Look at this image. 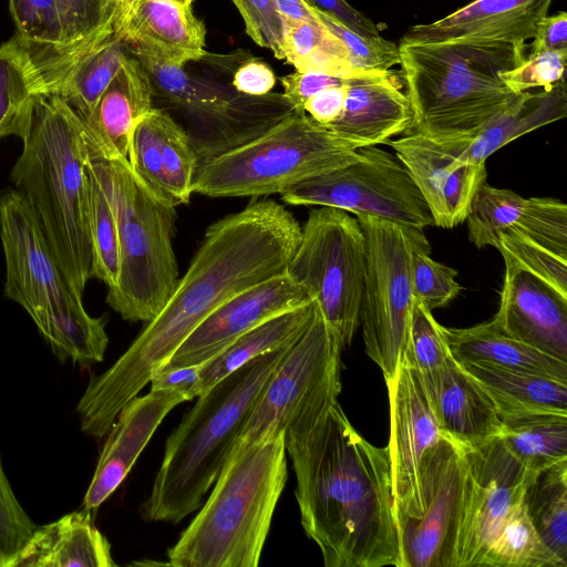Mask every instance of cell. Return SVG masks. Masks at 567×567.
I'll return each mask as SVG.
<instances>
[{"mask_svg":"<svg viewBox=\"0 0 567 567\" xmlns=\"http://www.w3.org/2000/svg\"><path fill=\"white\" fill-rule=\"evenodd\" d=\"M275 84L276 76L271 68L255 58L240 63L234 71L231 80L235 91L249 96L267 95Z\"/></svg>","mask_w":567,"mask_h":567,"instance_id":"52","label":"cell"},{"mask_svg":"<svg viewBox=\"0 0 567 567\" xmlns=\"http://www.w3.org/2000/svg\"><path fill=\"white\" fill-rule=\"evenodd\" d=\"M315 312L316 305L311 301L268 319L236 338L200 364V395L247 362L293 344L310 326Z\"/></svg>","mask_w":567,"mask_h":567,"instance_id":"33","label":"cell"},{"mask_svg":"<svg viewBox=\"0 0 567 567\" xmlns=\"http://www.w3.org/2000/svg\"><path fill=\"white\" fill-rule=\"evenodd\" d=\"M443 336L460 364H483L567 381V361L534 349L498 330L492 321L470 328H446Z\"/></svg>","mask_w":567,"mask_h":567,"instance_id":"30","label":"cell"},{"mask_svg":"<svg viewBox=\"0 0 567 567\" xmlns=\"http://www.w3.org/2000/svg\"><path fill=\"white\" fill-rule=\"evenodd\" d=\"M310 302L303 288L285 271L239 292L215 309L161 369L202 364L246 331Z\"/></svg>","mask_w":567,"mask_h":567,"instance_id":"19","label":"cell"},{"mask_svg":"<svg viewBox=\"0 0 567 567\" xmlns=\"http://www.w3.org/2000/svg\"><path fill=\"white\" fill-rule=\"evenodd\" d=\"M126 55L125 43L113 33L75 54L34 61L38 71V93L59 96L81 121H85L118 72Z\"/></svg>","mask_w":567,"mask_h":567,"instance_id":"26","label":"cell"},{"mask_svg":"<svg viewBox=\"0 0 567 567\" xmlns=\"http://www.w3.org/2000/svg\"><path fill=\"white\" fill-rule=\"evenodd\" d=\"M306 535L326 567L399 566L386 447L362 437L334 402L307 433L285 440Z\"/></svg>","mask_w":567,"mask_h":567,"instance_id":"2","label":"cell"},{"mask_svg":"<svg viewBox=\"0 0 567 567\" xmlns=\"http://www.w3.org/2000/svg\"><path fill=\"white\" fill-rule=\"evenodd\" d=\"M471 140H437L417 132L388 144L423 196L434 226L450 229L466 220L477 188L486 182L485 164L464 155Z\"/></svg>","mask_w":567,"mask_h":567,"instance_id":"18","label":"cell"},{"mask_svg":"<svg viewBox=\"0 0 567 567\" xmlns=\"http://www.w3.org/2000/svg\"><path fill=\"white\" fill-rule=\"evenodd\" d=\"M284 435L235 447L177 542L173 567H256L287 482Z\"/></svg>","mask_w":567,"mask_h":567,"instance_id":"6","label":"cell"},{"mask_svg":"<svg viewBox=\"0 0 567 567\" xmlns=\"http://www.w3.org/2000/svg\"><path fill=\"white\" fill-rule=\"evenodd\" d=\"M499 437L530 473L567 460V414L536 412L501 419Z\"/></svg>","mask_w":567,"mask_h":567,"instance_id":"34","label":"cell"},{"mask_svg":"<svg viewBox=\"0 0 567 567\" xmlns=\"http://www.w3.org/2000/svg\"><path fill=\"white\" fill-rule=\"evenodd\" d=\"M403 354L414 368L425 396L437 388L450 352L442 326L424 303L413 300L406 344Z\"/></svg>","mask_w":567,"mask_h":567,"instance_id":"40","label":"cell"},{"mask_svg":"<svg viewBox=\"0 0 567 567\" xmlns=\"http://www.w3.org/2000/svg\"><path fill=\"white\" fill-rule=\"evenodd\" d=\"M289 348L247 362L197 398L166 440L152 491L140 508L143 519L177 524L199 508Z\"/></svg>","mask_w":567,"mask_h":567,"instance_id":"5","label":"cell"},{"mask_svg":"<svg viewBox=\"0 0 567 567\" xmlns=\"http://www.w3.org/2000/svg\"><path fill=\"white\" fill-rule=\"evenodd\" d=\"M525 50L524 42L499 39H401L400 65L413 112L409 132L472 140L517 96L499 74L522 64Z\"/></svg>","mask_w":567,"mask_h":567,"instance_id":"4","label":"cell"},{"mask_svg":"<svg viewBox=\"0 0 567 567\" xmlns=\"http://www.w3.org/2000/svg\"><path fill=\"white\" fill-rule=\"evenodd\" d=\"M567 115L565 79L539 92H522L471 140L463 155L475 164L512 141Z\"/></svg>","mask_w":567,"mask_h":567,"instance_id":"31","label":"cell"},{"mask_svg":"<svg viewBox=\"0 0 567 567\" xmlns=\"http://www.w3.org/2000/svg\"><path fill=\"white\" fill-rule=\"evenodd\" d=\"M10 179L34 214L69 285L92 278L83 123L59 96L34 94Z\"/></svg>","mask_w":567,"mask_h":567,"instance_id":"3","label":"cell"},{"mask_svg":"<svg viewBox=\"0 0 567 567\" xmlns=\"http://www.w3.org/2000/svg\"><path fill=\"white\" fill-rule=\"evenodd\" d=\"M426 400L442 433L464 449L482 445L502 431L492 400L452 355Z\"/></svg>","mask_w":567,"mask_h":567,"instance_id":"28","label":"cell"},{"mask_svg":"<svg viewBox=\"0 0 567 567\" xmlns=\"http://www.w3.org/2000/svg\"><path fill=\"white\" fill-rule=\"evenodd\" d=\"M347 82L326 87L311 96L303 105L306 114L326 127L333 123L343 107Z\"/></svg>","mask_w":567,"mask_h":567,"instance_id":"55","label":"cell"},{"mask_svg":"<svg viewBox=\"0 0 567 567\" xmlns=\"http://www.w3.org/2000/svg\"><path fill=\"white\" fill-rule=\"evenodd\" d=\"M84 138L86 161L107 195L117 227L120 270L106 303L124 320L148 322L179 279L173 247L176 207L155 196L127 158H107L85 134Z\"/></svg>","mask_w":567,"mask_h":567,"instance_id":"7","label":"cell"},{"mask_svg":"<svg viewBox=\"0 0 567 567\" xmlns=\"http://www.w3.org/2000/svg\"><path fill=\"white\" fill-rule=\"evenodd\" d=\"M481 566L567 567V564L543 542L523 501L491 540Z\"/></svg>","mask_w":567,"mask_h":567,"instance_id":"38","label":"cell"},{"mask_svg":"<svg viewBox=\"0 0 567 567\" xmlns=\"http://www.w3.org/2000/svg\"><path fill=\"white\" fill-rule=\"evenodd\" d=\"M37 526L11 487L0 452V567H13Z\"/></svg>","mask_w":567,"mask_h":567,"instance_id":"48","label":"cell"},{"mask_svg":"<svg viewBox=\"0 0 567 567\" xmlns=\"http://www.w3.org/2000/svg\"><path fill=\"white\" fill-rule=\"evenodd\" d=\"M114 567L107 538L81 511L37 526L13 567Z\"/></svg>","mask_w":567,"mask_h":567,"instance_id":"29","label":"cell"},{"mask_svg":"<svg viewBox=\"0 0 567 567\" xmlns=\"http://www.w3.org/2000/svg\"><path fill=\"white\" fill-rule=\"evenodd\" d=\"M492 400L499 419L536 412L567 414V381L483 364H461Z\"/></svg>","mask_w":567,"mask_h":567,"instance_id":"32","label":"cell"},{"mask_svg":"<svg viewBox=\"0 0 567 567\" xmlns=\"http://www.w3.org/2000/svg\"><path fill=\"white\" fill-rule=\"evenodd\" d=\"M365 254L358 219L319 206L309 212L286 269L316 303L341 350L350 346L359 327Z\"/></svg>","mask_w":567,"mask_h":567,"instance_id":"11","label":"cell"},{"mask_svg":"<svg viewBox=\"0 0 567 567\" xmlns=\"http://www.w3.org/2000/svg\"><path fill=\"white\" fill-rule=\"evenodd\" d=\"M147 73L153 95L185 112L199 165L259 136L292 112L282 94L249 96L196 78L183 65L131 53Z\"/></svg>","mask_w":567,"mask_h":567,"instance_id":"13","label":"cell"},{"mask_svg":"<svg viewBox=\"0 0 567 567\" xmlns=\"http://www.w3.org/2000/svg\"><path fill=\"white\" fill-rule=\"evenodd\" d=\"M390 404L386 446L396 520L422 512L421 470L442 431L427 403L417 374L403 354L393 378L385 380Z\"/></svg>","mask_w":567,"mask_h":567,"instance_id":"17","label":"cell"},{"mask_svg":"<svg viewBox=\"0 0 567 567\" xmlns=\"http://www.w3.org/2000/svg\"><path fill=\"white\" fill-rule=\"evenodd\" d=\"M507 230L567 259V206L553 198H525L524 207Z\"/></svg>","mask_w":567,"mask_h":567,"instance_id":"44","label":"cell"},{"mask_svg":"<svg viewBox=\"0 0 567 567\" xmlns=\"http://www.w3.org/2000/svg\"><path fill=\"white\" fill-rule=\"evenodd\" d=\"M116 34L130 53L168 64L184 66L206 55L204 23L176 0H134Z\"/></svg>","mask_w":567,"mask_h":567,"instance_id":"24","label":"cell"},{"mask_svg":"<svg viewBox=\"0 0 567 567\" xmlns=\"http://www.w3.org/2000/svg\"><path fill=\"white\" fill-rule=\"evenodd\" d=\"M316 305V303H315ZM341 349L318 307L265 384L233 449L310 431L338 400Z\"/></svg>","mask_w":567,"mask_h":567,"instance_id":"10","label":"cell"},{"mask_svg":"<svg viewBox=\"0 0 567 567\" xmlns=\"http://www.w3.org/2000/svg\"><path fill=\"white\" fill-rule=\"evenodd\" d=\"M178 1L179 3L186 6V7H192V3L194 0H176Z\"/></svg>","mask_w":567,"mask_h":567,"instance_id":"59","label":"cell"},{"mask_svg":"<svg viewBox=\"0 0 567 567\" xmlns=\"http://www.w3.org/2000/svg\"><path fill=\"white\" fill-rule=\"evenodd\" d=\"M525 198L484 182L474 194L466 217L468 239L477 247H497L501 235L514 225Z\"/></svg>","mask_w":567,"mask_h":567,"instance_id":"42","label":"cell"},{"mask_svg":"<svg viewBox=\"0 0 567 567\" xmlns=\"http://www.w3.org/2000/svg\"><path fill=\"white\" fill-rule=\"evenodd\" d=\"M282 20H316L313 8L305 0H276Z\"/></svg>","mask_w":567,"mask_h":567,"instance_id":"57","label":"cell"},{"mask_svg":"<svg viewBox=\"0 0 567 567\" xmlns=\"http://www.w3.org/2000/svg\"><path fill=\"white\" fill-rule=\"evenodd\" d=\"M301 237L291 212L275 200H254L213 223L169 299L79 399L94 422L110 426L193 330L224 302L286 271Z\"/></svg>","mask_w":567,"mask_h":567,"instance_id":"1","label":"cell"},{"mask_svg":"<svg viewBox=\"0 0 567 567\" xmlns=\"http://www.w3.org/2000/svg\"><path fill=\"white\" fill-rule=\"evenodd\" d=\"M456 276L455 269L431 258L429 241L414 249L411 260L413 297L430 310L446 306L461 292L463 288Z\"/></svg>","mask_w":567,"mask_h":567,"instance_id":"45","label":"cell"},{"mask_svg":"<svg viewBox=\"0 0 567 567\" xmlns=\"http://www.w3.org/2000/svg\"><path fill=\"white\" fill-rule=\"evenodd\" d=\"M359 146L291 112L251 141L198 166L193 193L210 198L284 194L360 157Z\"/></svg>","mask_w":567,"mask_h":567,"instance_id":"8","label":"cell"},{"mask_svg":"<svg viewBox=\"0 0 567 567\" xmlns=\"http://www.w3.org/2000/svg\"><path fill=\"white\" fill-rule=\"evenodd\" d=\"M496 249L523 270L543 279L567 296V259L506 230Z\"/></svg>","mask_w":567,"mask_h":567,"instance_id":"47","label":"cell"},{"mask_svg":"<svg viewBox=\"0 0 567 567\" xmlns=\"http://www.w3.org/2000/svg\"><path fill=\"white\" fill-rule=\"evenodd\" d=\"M117 1L120 3V8H121V12H122V19H121V22H122L123 18L127 13V11L131 8V6L134 2V0H117Z\"/></svg>","mask_w":567,"mask_h":567,"instance_id":"58","label":"cell"},{"mask_svg":"<svg viewBox=\"0 0 567 567\" xmlns=\"http://www.w3.org/2000/svg\"><path fill=\"white\" fill-rule=\"evenodd\" d=\"M524 505L543 542L567 564V460L530 473Z\"/></svg>","mask_w":567,"mask_h":567,"instance_id":"35","label":"cell"},{"mask_svg":"<svg viewBox=\"0 0 567 567\" xmlns=\"http://www.w3.org/2000/svg\"><path fill=\"white\" fill-rule=\"evenodd\" d=\"M17 37L33 59L58 55L65 45L62 19L56 0H9Z\"/></svg>","mask_w":567,"mask_h":567,"instance_id":"43","label":"cell"},{"mask_svg":"<svg viewBox=\"0 0 567 567\" xmlns=\"http://www.w3.org/2000/svg\"><path fill=\"white\" fill-rule=\"evenodd\" d=\"M412 121L410 100L391 70L361 71L349 78L341 114L327 128L361 148L388 143Z\"/></svg>","mask_w":567,"mask_h":567,"instance_id":"23","label":"cell"},{"mask_svg":"<svg viewBox=\"0 0 567 567\" xmlns=\"http://www.w3.org/2000/svg\"><path fill=\"white\" fill-rule=\"evenodd\" d=\"M37 93L33 56L16 34L0 45V138L8 135L22 138Z\"/></svg>","mask_w":567,"mask_h":567,"instance_id":"36","label":"cell"},{"mask_svg":"<svg viewBox=\"0 0 567 567\" xmlns=\"http://www.w3.org/2000/svg\"><path fill=\"white\" fill-rule=\"evenodd\" d=\"M311 7L331 16L348 29L368 37L380 35L373 21L348 3L347 0H305Z\"/></svg>","mask_w":567,"mask_h":567,"instance_id":"54","label":"cell"},{"mask_svg":"<svg viewBox=\"0 0 567 567\" xmlns=\"http://www.w3.org/2000/svg\"><path fill=\"white\" fill-rule=\"evenodd\" d=\"M151 80L140 61L127 54L93 112L82 121L85 137L107 158H127L135 123L153 106Z\"/></svg>","mask_w":567,"mask_h":567,"instance_id":"27","label":"cell"},{"mask_svg":"<svg viewBox=\"0 0 567 567\" xmlns=\"http://www.w3.org/2000/svg\"><path fill=\"white\" fill-rule=\"evenodd\" d=\"M0 237L6 297L29 313L55 355L81 348L94 330L95 318L69 285L39 221L14 188L0 195Z\"/></svg>","mask_w":567,"mask_h":567,"instance_id":"9","label":"cell"},{"mask_svg":"<svg viewBox=\"0 0 567 567\" xmlns=\"http://www.w3.org/2000/svg\"><path fill=\"white\" fill-rule=\"evenodd\" d=\"M340 168L301 182L281 194L288 205L328 206L406 227L434 226L431 212L400 159L370 145Z\"/></svg>","mask_w":567,"mask_h":567,"instance_id":"14","label":"cell"},{"mask_svg":"<svg viewBox=\"0 0 567 567\" xmlns=\"http://www.w3.org/2000/svg\"><path fill=\"white\" fill-rule=\"evenodd\" d=\"M64 31L65 58L81 52L116 33L122 12L117 0H56ZM43 60V59H40Z\"/></svg>","mask_w":567,"mask_h":567,"instance_id":"41","label":"cell"},{"mask_svg":"<svg viewBox=\"0 0 567 567\" xmlns=\"http://www.w3.org/2000/svg\"><path fill=\"white\" fill-rule=\"evenodd\" d=\"M127 162L163 202L174 207L189 203L199 161L186 131L166 111L153 107L135 123Z\"/></svg>","mask_w":567,"mask_h":567,"instance_id":"20","label":"cell"},{"mask_svg":"<svg viewBox=\"0 0 567 567\" xmlns=\"http://www.w3.org/2000/svg\"><path fill=\"white\" fill-rule=\"evenodd\" d=\"M86 146V145H85ZM92 278L115 287L120 270L117 227L111 203L85 158Z\"/></svg>","mask_w":567,"mask_h":567,"instance_id":"39","label":"cell"},{"mask_svg":"<svg viewBox=\"0 0 567 567\" xmlns=\"http://www.w3.org/2000/svg\"><path fill=\"white\" fill-rule=\"evenodd\" d=\"M313 8V7H312ZM319 19L346 45L353 71H389L400 64L399 45L381 35H361L331 16L313 8Z\"/></svg>","mask_w":567,"mask_h":567,"instance_id":"46","label":"cell"},{"mask_svg":"<svg viewBox=\"0 0 567 567\" xmlns=\"http://www.w3.org/2000/svg\"><path fill=\"white\" fill-rule=\"evenodd\" d=\"M503 259L499 308L491 321L513 339L567 361V296Z\"/></svg>","mask_w":567,"mask_h":567,"instance_id":"21","label":"cell"},{"mask_svg":"<svg viewBox=\"0 0 567 567\" xmlns=\"http://www.w3.org/2000/svg\"><path fill=\"white\" fill-rule=\"evenodd\" d=\"M464 451L467 484L455 567L481 566L491 540L523 503L530 477L499 436Z\"/></svg>","mask_w":567,"mask_h":567,"instance_id":"16","label":"cell"},{"mask_svg":"<svg viewBox=\"0 0 567 567\" xmlns=\"http://www.w3.org/2000/svg\"><path fill=\"white\" fill-rule=\"evenodd\" d=\"M567 50L542 51L529 54L517 68L499 74L503 83L515 94L535 87L549 89L565 79Z\"/></svg>","mask_w":567,"mask_h":567,"instance_id":"50","label":"cell"},{"mask_svg":"<svg viewBox=\"0 0 567 567\" xmlns=\"http://www.w3.org/2000/svg\"><path fill=\"white\" fill-rule=\"evenodd\" d=\"M357 219L367 251L359 324L365 353L386 380L395 375L406 344L414 300L412 255L427 239L423 229L368 215Z\"/></svg>","mask_w":567,"mask_h":567,"instance_id":"12","label":"cell"},{"mask_svg":"<svg viewBox=\"0 0 567 567\" xmlns=\"http://www.w3.org/2000/svg\"><path fill=\"white\" fill-rule=\"evenodd\" d=\"M285 60L299 71L351 76L349 53L342 41L319 19L284 20Z\"/></svg>","mask_w":567,"mask_h":567,"instance_id":"37","label":"cell"},{"mask_svg":"<svg viewBox=\"0 0 567 567\" xmlns=\"http://www.w3.org/2000/svg\"><path fill=\"white\" fill-rule=\"evenodd\" d=\"M553 0H474L427 24L413 25L402 39L436 42L452 39H499L526 43L547 16Z\"/></svg>","mask_w":567,"mask_h":567,"instance_id":"25","label":"cell"},{"mask_svg":"<svg viewBox=\"0 0 567 567\" xmlns=\"http://www.w3.org/2000/svg\"><path fill=\"white\" fill-rule=\"evenodd\" d=\"M352 76V75H351ZM350 76L332 75L318 71H299L296 70L280 78L284 87V97L291 106L292 111L298 114L306 113L305 103L321 90L340 85L348 81Z\"/></svg>","mask_w":567,"mask_h":567,"instance_id":"51","label":"cell"},{"mask_svg":"<svg viewBox=\"0 0 567 567\" xmlns=\"http://www.w3.org/2000/svg\"><path fill=\"white\" fill-rule=\"evenodd\" d=\"M188 401L176 391L151 390L126 402L110 426L91 483L82 501V511L93 514L116 491L165 416Z\"/></svg>","mask_w":567,"mask_h":567,"instance_id":"22","label":"cell"},{"mask_svg":"<svg viewBox=\"0 0 567 567\" xmlns=\"http://www.w3.org/2000/svg\"><path fill=\"white\" fill-rule=\"evenodd\" d=\"M200 364L159 369L151 378V390L176 391L189 400L200 395Z\"/></svg>","mask_w":567,"mask_h":567,"instance_id":"53","label":"cell"},{"mask_svg":"<svg viewBox=\"0 0 567 567\" xmlns=\"http://www.w3.org/2000/svg\"><path fill=\"white\" fill-rule=\"evenodd\" d=\"M533 39L530 54L567 50V13L560 11L540 19Z\"/></svg>","mask_w":567,"mask_h":567,"instance_id":"56","label":"cell"},{"mask_svg":"<svg viewBox=\"0 0 567 567\" xmlns=\"http://www.w3.org/2000/svg\"><path fill=\"white\" fill-rule=\"evenodd\" d=\"M466 484L465 451L442 433L422 465L421 514L396 520L398 567H455Z\"/></svg>","mask_w":567,"mask_h":567,"instance_id":"15","label":"cell"},{"mask_svg":"<svg viewBox=\"0 0 567 567\" xmlns=\"http://www.w3.org/2000/svg\"><path fill=\"white\" fill-rule=\"evenodd\" d=\"M240 13L246 33L275 58L285 60V24L276 0H231Z\"/></svg>","mask_w":567,"mask_h":567,"instance_id":"49","label":"cell"}]
</instances>
